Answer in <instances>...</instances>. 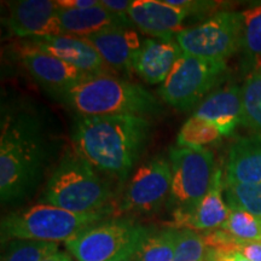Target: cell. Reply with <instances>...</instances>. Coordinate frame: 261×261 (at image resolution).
I'll list each match as a JSON object with an SVG mask.
<instances>
[{"label": "cell", "mask_w": 261, "mask_h": 261, "mask_svg": "<svg viewBox=\"0 0 261 261\" xmlns=\"http://www.w3.org/2000/svg\"><path fill=\"white\" fill-rule=\"evenodd\" d=\"M52 156L44 120L24 107L3 108L0 122V198L3 204L27 200L40 184Z\"/></svg>", "instance_id": "1"}, {"label": "cell", "mask_w": 261, "mask_h": 261, "mask_svg": "<svg viewBox=\"0 0 261 261\" xmlns=\"http://www.w3.org/2000/svg\"><path fill=\"white\" fill-rule=\"evenodd\" d=\"M151 128L145 116L76 115L71 143L97 172L122 184L148 146Z\"/></svg>", "instance_id": "2"}, {"label": "cell", "mask_w": 261, "mask_h": 261, "mask_svg": "<svg viewBox=\"0 0 261 261\" xmlns=\"http://www.w3.org/2000/svg\"><path fill=\"white\" fill-rule=\"evenodd\" d=\"M60 99L76 115L154 116L162 107L154 94L140 85L113 74L89 75L61 93Z\"/></svg>", "instance_id": "3"}, {"label": "cell", "mask_w": 261, "mask_h": 261, "mask_svg": "<svg viewBox=\"0 0 261 261\" xmlns=\"http://www.w3.org/2000/svg\"><path fill=\"white\" fill-rule=\"evenodd\" d=\"M113 196L109 182L73 150L65 152L51 173L41 194V203L91 213L112 210L109 203Z\"/></svg>", "instance_id": "4"}, {"label": "cell", "mask_w": 261, "mask_h": 261, "mask_svg": "<svg viewBox=\"0 0 261 261\" xmlns=\"http://www.w3.org/2000/svg\"><path fill=\"white\" fill-rule=\"evenodd\" d=\"M112 210L76 213L56 205L39 203L10 212L0 224L2 243L12 240L68 242L92 225L106 220Z\"/></svg>", "instance_id": "5"}, {"label": "cell", "mask_w": 261, "mask_h": 261, "mask_svg": "<svg viewBox=\"0 0 261 261\" xmlns=\"http://www.w3.org/2000/svg\"><path fill=\"white\" fill-rule=\"evenodd\" d=\"M151 230L133 219L104 220L65 242L76 261H122L133 256Z\"/></svg>", "instance_id": "6"}, {"label": "cell", "mask_w": 261, "mask_h": 261, "mask_svg": "<svg viewBox=\"0 0 261 261\" xmlns=\"http://www.w3.org/2000/svg\"><path fill=\"white\" fill-rule=\"evenodd\" d=\"M225 61L207 60L182 52L159 90L163 102L189 110L201 103L226 73Z\"/></svg>", "instance_id": "7"}, {"label": "cell", "mask_w": 261, "mask_h": 261, "mask_svg": "<svg viewBox=\"0 0 261 261\" xmlns=\"http://www.w3.org/2000/svg\"><path fill=\"white\" fill-rule=\"evenodd\" d=\"M172 187L169 203L174 215L191 211L210 190L215 172L214 154L205 148L169 149Z\"/></svg>", "instance_id": "8"}, {"label": "cell", "mask_w": 261, "mask_h": 261, "mask_svg": "<svg viewBox=\"0 0 261 261\" xmlns=\"http://www.w3.org/2000/svg\"><path fill=\"white\" fill-rule=\"evenodd\" d=\"M242 15L218 11L201 23L185 27L175 37L185 54L207 60L225 61L241 50Z\"/></svg>", "instance_id": "9"}, {"label": "cell", "mask_w": 261, "mask_h": 261, "mask_svg": "<svg viewBox=\"0 0 261 261\" xmlns=\"http://www.w3.org/2000/svg\"><path fill=\"white\" fill-rule=\"evenodd\" d=\"M171 162L155 156L139 166L130 175L120 201L119 214H152L171 197Z\"/></svg>", "instance_id": "10"}, {"label": "cell", "mask_w": 261, "mask_h": 261, "mask_svg": "<svg viewBox=\"0 0 261 261\" xmlns=\"http://www.w3.org/2000/svg\"><path fill=\"white\" fill-rule=\"evenodd\" d=\"M4 19L5 27L19 38L41 39L62 35L58 11L60 6L52 0H18L9 3Z\"/></svg>", "instance_id": "11"}, {"label": "cell", "mask_w": 261, "mask_h": 261, "mask_svg": "<svg viewBox=\"0 0 261 261\" xmlns=\"http://www.w3.org/2000/svg\"><path fill=\"white\" fill-rule=\"evenodd\" d=\"M18 54L22 64L33 79L42 89L50 91L56 96H60L84 77L89 76L29 41L22 45Z\"/></svg>", "instance_id": "12"}, {"label": "cell", "mask_w": 261, "mask_h": 261, "mask_svg": "<svg viewBox=\"0 0 261 261\" xmlns=\"http://www.w3.org/2000/svg\"><path fill=\"white\" fill-rule=\"evenodd\" d=\"M189 17L168 0H136L128 12L130 24L140 33L160 40H173L184 29Z\"/></svg>", "instance_id": "13"}, {"label": "cell", "mask_w": 261, "mask_h": 261, "mask_svg": "<svg viewBox=\"0 0 261 261\" xmlns=\"http://www.w3.org/2000/svg\"><path fill=\"white\" fill-rule=\"evenodd\" d=\"M225 179L223 178V171L215 168L213 180L207 194L191 211L184 214L173 217L172 227L188 228L192 231H208L218 230L223 227L231 213L230 207L225 200Z\"/></svg>", "instance_id": "14"}, {"label": "cell", "mask_w": 261, "mask_h": 261, "mask_svg": "<svg viewBox=\"0 0 261 261\" xmlns=\"http://www.w3.org/2000/svg\"><path fill=\"white\" fill-rule=\"evenodd\" d=\"M28 41L87 75L113 74L96 48L83 38L57 35Z\"/></svg>", "instance_id": "15"}, {"label": "cell", "mask_w": 261, "mask_h": 261, "mask_svg": "<svg viewBox=\"0 0 261 261\" xmlns=\"http://www.w3.org/2000/svg\"><path fill=\"white\" fill-rule=\"evenodd\" d=\"M181 54V48L175 39H143L133 58L132 69L146 84L162 85Z\"/></svg>", "instance_id": "16"}, {"label": "cell", "mask_w": 261, "mask_h": 261, "mask_svg": "<svg viewBox=\"0 0 261 261\" xmlns=\"http://www.w3.org/2000/svg\"><path fill=\"white\" fill-rule=\"evenodd\" d=\"M192 115L214 123L221 136H231L237 126L243 125L242 87L225 85L213 91L198 104Z\"/></svg>", "instance_id": "17"}, {"label": "cell", "mask_w": 261, "mask_h": 261, "mask_svg": "<svg viewBox=\"0 0 261 261\" xmlns=\"http://www.w3.org/2000/svg\"><path fill=\"white\" fill-rule=\"evenodd\" d=\"M84 39L96 48L112 70L123 73L133 71V58L143 42L136 31L125 27L109 28Z\"/></svg>", "instance_id": "18"}, {"label": "cell", "mask_w": 261, "mask_h": 261, "mask_svg": "<svg viewBox=\"0 0 261 261\" xmlns=\"http://www.w3.org/2000/svg\"><path fill=\"white\" fill-rule=\"evenodd\" d=\"M62 35L87 38L109 28H130L128 18H122L103 8L102 3L87 9H60L58 11Z\"/></svg>", "instance_id": "19"}, {"label": "cell", "mask_w": 261, "mask_h": 261, "mask_svg": "<svg viewBox=\"0 0 261 261\" xmlns=\"http://www.w3.org/2000/svg\"><path fill=\"white\" fill-rule=\"evenodd\" d=\"M226 182H261V136L238 138L231 145L226 163Z\"/></svg>", "instance_id": "20"}, {"label": "cell", "mask_w": 261, "mask_h": 261, "mask_svg": "<svg viewBox=\"0 0 261 261\" xmlns=\"http://www.w3.org/2000/svg\"><path fill=\"white\" fill-rule=\"evenodd\" d=\"M180 230L167 227L151 230L143 238L135 254L136 261H173Z\"/></svg>", "instance_id": "21"}, {"label": "cell", "mask_w": 261, "mask_h": 261, "mask_svg": "<svg viewBox=\"0 0 261 261\" xmlns=\"http://www.w3.org/2000/svg\"><path fill=\"white\" fill-rule=\"evenodd\" d=\"M242 15V39L241 50L247 64L257 70L261 65V3L241 12Z\"/></svg>", "instance_id": "22"}, {"label": "cell", "mask_w": 261, "mask_h": 261, "mask_svg": "<svg viewBox=\"0 0 261 261\" xmlns=\"http://www.w3.org/2000/svg\"><path fill=\"white\" fill-rule=\"evenodd\" d=\"M225 200L231 211H243L261 218V182H226Z\"/></svg>", "instance_id": "23"}, {"label": "cell", "mask_w": 261, "mask_h": 261, "mask_svg": "<svg viewBox=\"0 0 261 261\" xmlns=\"http://www.w3.org/2000/svg\"><path fill=\"white\" fill-rule=\"evenodd\" d=\"M221 137L219 128L208 120L191 115L181 126L177 137V145L184 148H204Z\"/></svg>", "instance_id": "24"}, {"label": "cell", "mask_w": 261, "mask_h": 261, "mask_svg": "<svg viewBox=\"0 0 261 261\" xmlns=\"http://www.w3.org/2000/svg\"><path fill=\"white\" fill-rule=\"evenodd\" d=\"M243 125L261 136V71L252 70L242 86Z\"/></svg>", "instance_id": "25"}, {"label": "cell", "mask_w": 261, "mask_h": 261, "mask_svg": "<svg viewBox=\"0 0 261 261\" xmlns=\"http://www.w3.org/2000/svg\"><path fill=\"white\" fill-rule=\"evenodd\" d=\"M2 261H41L60 250V244L32 240H12L3 243Z\"/></svg>", "instance_id": "26"}, {"label": "cell", "mask_w": 261, "mask_h": 261, "mask_svg": "<svg viewBox=\"0 0 261 261\" xmlns=\"http://www.w3.org/2000/svg\"><path fill=\"white\" fill-rule=\"evenodd\" d=\"M221 230L238 240L261 242V218L247 212L231 211Z\"/></svg>", "instance_id": "27"}, {"label": "cell", "mask_w": 261, "mask_h": 261, "mask_svg": "<svg viewBox=\"0 0 261 261\" xmlns=\"http://www.w3.org/2000/svg\"><path fill=\"white\" fill-rule=\"evenodd\" d=\"M173 261H208L207 248L201 234L188 228L180 230Z\"/></svg>", "instance_id": "28"}, {"label": "cell", "mask_w": 261, "mask_h": 261, "mask_svg": "<svg viewBox=\"0 0 261 261\" xmlns=\"http://www.w3.org/2000/svg\"><path fill=\"white\" fill-rule=\"evenodd\" d=\"M172 5L184 10L188 16L210 14L212 10L218 8L215 2H197V0H168Z\"/></svg>", "instance_id": "29"}, {"label": "cell", "mask_w": 261, "mask_h": 261, "mask_svg": "<svg viewBox=\"0 0 261 261\" xmlns=\"http://www.w3.org/2000/svg\"><path fill=\"white\" fill-rule=\"evenodd\" d=\"M100 3L108 11L122 18H128V12L133 5V0H100Z\"/></svg>", "instance_id": "30"}, {"label": "cell", "mask_w": 261, "mask_h": 261, "mask_svg": "<svg viewBox=\"0 0 261 261\" xmlns=\"http://www.w3.org/2000/svg\"><path fill=\"white\" fill-rule=\"evenodd\" d=\"M207 257L208 261H249L240 252L231 249H210L207 248Z\"/></svg>", "instance_id": "31"}, {"label": "cell", "mask_w": 261, "mask_h": 261, "mask_svg": "<svg viewBox=\"0 0 261 261\" xmlns=\"http://www.w3.org/2000/svg\"><path fill=\"white\" fill-rule=\"evenodd\" d=\"M100 4V0H57L60 9H87Z\"/></svg>", "instance_id": "32"}, {"label": "cell", "mask_w": 261, "mask_h": 261, "mask_svg": "<svg viewBox=\"0 0 261 261\" xmlns=\"http://www.w3.org/2000/svg\"><path fill=\"white\" fill-rule=\"evenodd\" d=\"M41 261H73V259H71L69 253L63 252V250L60 249L58 252L51 254V255L46 256L45 259H42Z\"/></svg>", "instance_id": "33"}, {"label": "cell", "mask_w": 261, "mask_h": 261, "mask_svg": "<svg viewBox=\"0 0 261 261\" xmlns=\"http://www.w3.org/2000/svg\"><path fill=\"white\" fill-rule=\"evenodd\" d=\"M122 261H136V259H135V255H133V256H130V257H127V259L122 260Z\"/></svg>", "instance_id": "34"}, {"label": "cell", "mask_w": 261, "mask_h": 261, "mask_svg": "<svg viewBox=\"0 0 261 261\" xmlns=\"http://www.w3.org/2000/svg\"><path fill=\"white\" fill-rule=\"evenodd\" d=\"M257 70H260V71H261V65H260V68H259V69H257Z\"/></svg>", "instance_id": "35"}]
</instances>
